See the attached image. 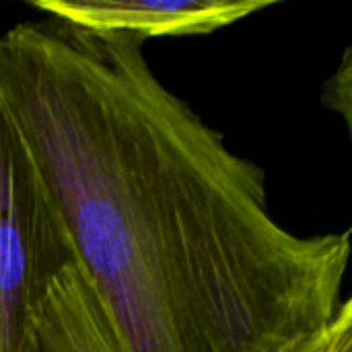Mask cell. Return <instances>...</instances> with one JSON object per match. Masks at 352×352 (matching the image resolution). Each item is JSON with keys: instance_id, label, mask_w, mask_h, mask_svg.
Listing matches in <instances>:
<instances>
[{"instance_id": "cell-3", "label": "cell", "mask_w": 352, "mask_h": 352, "mask_svg": "<svg viewBox=\"0 0 352 352\" xmlns=\"http://www.w3.org/2000/svg\"><path fill=\"white\" fill-rule=\"evenodd\" d=\"M276 0H33L47 16L91 33L153 37L206 35L229 27Z\"/></svg>"}, {"instance_id": "cell-5", "label": "cell", "mask_w": 352, "mask_h": 352, "mask_svg": "<svg viewBox=\"0 0 352 352\" xmlns=\"http://www.w3.org/2000/svg\"><path fill=\"white\" fill-rule=\"evenodd\" d=\"M349 56L351 52L344 54V62H342V68L336 72L334 78H330V82L326 85V91H324V101L328 103L330 99H340V109H342V116L344 120L351 124V64H349Z\"/></svg>"}, {"instance_id": "cell-2", "label": "cell", "mask_w": 352, "mask_h": 352, "mask_svg": "<svg viewBox=\"0 0 352 352\" xmlns=\"http://www.w3.org/2000/svg\"><path fill=\"white\" fill-rule=\"evenodd\" d=\"M74 264L60 212L0 105V352H23L50 287Z\"/></svg>"}, {"instance_id": "cell-6", "label": "cell", "mask_w": 352, "mask_h": 352, "mask_svg": "<svg viewBox=\"0 0 352 352\" xmlns=\"http://www.w3.org/2000/svg\"><path fill=\"white\" fill-rule=\"evenodd\" d=\"M328 352H352V320H349V322L340 328V332H338L334 344L330 346V351Z\"/></svg>"}, {"instance_id": "cell-1", "label": "cell", "mask_w": 352, "mask_h": 352, "mask_svg": "<svg viewBox=\"0 0 352 352\" xmlns=\"http://www.w3.org/2000/svg\"><path fill=\"white\" fill-rule=\"evenodd\" d=\"M142 47L54 16L0 31V105L126 352H276L328 326L351 229L280 227L264 171Z\"/></svg>"}, {"instance_id": "cell-4", "label": "cell", "mask_w": 352, "mask_h": 352, "mask_svg": "<svg viewBox=\"0 0 352 352\" xmlns=\"http://www.w3.org/2000/svg\"><path fill=\"white\" fill-rule=\"evenodd\" d=\"M349 320H352V301L351 299H344L340 309H338V314H336V318L328 326L291 340L289 344H285L283 349H278L276 352H328L330 346L334 344L340 328Z\"/></svg>"}]
</instances>
